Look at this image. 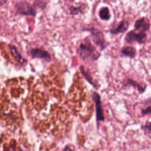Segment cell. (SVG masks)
I'll list each match as a JSON object with an SVG mask.
<instances>
[{"instance_id":"2e32d148","label":"cell","mask_w":151,"mask_h":151,"mask_svg":"<svg viewBox=\"0 0 151 151\" xmlns=\"http://www.w3.org/2000/svg\"><path fill=\"white\" fill-rule=\"evenodd\" d=\"M34 7H40L41 9H44L47 6V3L44 1V0H36L35 1H34Z\"/></svg>"},{"instance_id":"d6986e66","label":"cell","mask_w":151,"mask_h":151,"mask_svg":"<svg viewBox=\"0 0 151 151\" xmlns=\"http://www.w3.org/2000/svg\"><path fill=\"white\" fill-rule=\"evenodd\" d=\"M69 1H73L74 0H69Z\"/></svg>"},{"instance_id":"277c9868","label":"cell","mask_w":151,"mask_h":151,"mask_svg":"<svg viewBox=\"0 0 151 151\" xmlns=\"http://www.w3.org/2000/svg\"><path fill=\"white\" fill-rule=\"evenodd\" d=\"M16 12L18 14L32 16L33 17H35L37 14L35 7L26 1H22L16 4Z\"/></svg>"},{"instance_id":"7a4b0ae2","label":"cell","mask_w":151,"mask_h":151,"mask_svg":"<svg viewBox=\"0 0 151 151\" xmlns=\"http://www.w3.org/2000/svg\"><path fill=\"white\" fill-rule=\"evenodd\" d=\"M86 30L89 31L93 43L96 46H97L101 51L104 50L108 47L107 41H106L104 35L101 31L94 27L91 29H87Z\"/></svg>"},{"instance_id":"9c48e42d","label":"cell","mask_w":151,"mask_h":151,"mask_svg":"<svg viewBox=\"0 0 151 151\" xmlns=\"http://www.w3.org/2000/svg\"><path fill=\"white\" fill-rule=\"evenodd\" d=\"M10 52H11L12 55L13 57L14 58L15 60L18 62V63H21V64H25L27 63V60L24 58L22 56V55L19 53V52L18 51L17 48H16L15 46L10 45Z\"/></svg>"},{"instance_id":"8992f818","label":"cell","mask_w":151,"mask_h":151,"mask_svg":"<svg viewBox=\"0 0 151 151\" xmlns=\"http://www.w3.org/2000/svg\"><path fill=\"white\" fill-rule=\"evenodd\" d=\"M29 55L32 58H41L47 61H51L52 58L49 52L41 48H32L29 50Z\"/></svg>"},{"instance_id":"ac0fdd59","label":"cell","mask_w":151,"mask_h":151,"mask_svg":"<svg viewBox=\"0 0 151 151\" xmlns=\"http://www.w3.org/2000/svg\"><path fill=\"white\" fill-rule=\"evenodd\" d=\"M7 0H0V6L3 5L4 4H5L7 2Z\"/></svg>"},{"instance_id":"5bb4252c","label":"cell","mask_w":151,"mask_h":151,"mask_svg":"<svg viewBox=\"0 0 151 151\" xmlns=\"http://www.w3.org/2000/svg\"><path fill=\"white\" fill-rule=\"evenodd\" d=\"M99 16L102 20L109 21L111 19V13L109 7H103L99 11Z\"/></svg>"},{"instance_id":"9a60e30c","label":"cell","mask_w":151,"mask_h":151,"mask_svg":"<svg viewBox=\"0 0 151 151\" xmlns=\"http://www.w3.org/2000/svg\"><path fill=\"white\" fill-rule=\"evenodd\" d=\"M147 103L148 105H145V106L141 110V114L142 116L151 114V98L147 100Z\"/></svg>"},{"instance_id":"e0dca14e","label":"cell","mask_w":151,"mask_h":151,"mask_svg":"<svg viewBox=\"0 0 151 151\" xmlns=\"http://www.w3.org/2000/svg\"><path fill=\"white\" fill-rule=\"evenodd\" d=\"M141 129L144 131L146 134H151V122H147L145 125L141 127Z\"/></svg>"},{"instance_id":"30bf717a","label":"cell","mask_w":151,"mask_h":151,"mask_svg":"<svg viewBox=\"0 0 151 151\" xmlns=\"http://www.w3.org/2000/svg\"><path fill=\"white\" fill-rule=\"evenodd\" d=\"M121 54L126 57H129L131 58H134L137 55V50L134 47H131V46H128V47H125L121 50L120 51Z\"/></svg>"},{"instance_id":"5b68a950","label":"cell","mask_w":151,"mask_h":151,"mask_svg":"<svg viewBox=\"0 0 151 151\" xmlns=\"http://www.w3.org/2000/svg\"><path fill=\"white\" fill-rule=\"evenodd\" d=\"M92 100L95 103L96 108V119H97V127H99V122L105 121V116L103 113V106H102L101 99L100 94L97 92L92 93Z\"/></svg>"},{"instance_id":"52a82bcc","label":"cell","mask_w":151,"mask_h":151,"mask_svg":"<svg viewBox=\"0 0 151 151\" xmlns=\"http://www.w3.org/2000/svg\"><path fill=\"white\" fill-rule=\"evenodd\" d=\"M150 22L148 19L145 17H142L137 20L134 24L135 29L140 32H147L150 29Z\"/></svg>"},{"instance_id":"7c38bea8","label":"cell","mask_w":151,"mask_h":151,"mask_svg":"<svg viewBox=\"0 0 151 151\" xmlns=\"http://www.w3.org/2000/svg\"><path fill=\"white\" fill-rule=\"evenodd\" d=\"M125 86H133L134 88H136L138 90V91L139 93H143L146 89L145 85L142 86V84L139 83L138 82H137V81H134V80L132 79H127L126 82H125Z\"/></svg>"},{"instance_id":"3957f363","label":"cell","mask_w":151,"mask_h":151,"mask_svg":"<svg viewBox=\"0 0 151 151\" xmlns=\"http://www.w3.org/2000/svg\"><path fill=\"white\" fill-rule=\"evenodd\" d=\"M147 35L145 32H140L136 29L130 31L126 34L125 38V42L128 44H132L137 42L139 44H143L147 41Z\"/></svg>"},{"instance_id":"8fae6325","label":"cell","mask_w":151,"mask_h":151,"mask_svg":"<svg viewBox=\"0 0 151 151\" xmlns=\"http://www.w3.org/2000/svg\"><path fill=\"white\" fill-rule=\"evenodd\" d=\"M80 69H81V73H82V75H83V77L85 78V79L87 81H88V83H89L91 85H92L95 88H98V85H97V83L94 82V79H93L92 76L91 75V74L89 73V72H88V71H86L85 69V68H84L83 66H81V67H80Z\"/></svg>"},{"instance_id":"6da1fadb","label":"cell","mask_w":151,"mask_h":151,"mask_svg":"<svg viewBox=\"0 0 151 151\" xmlns=\"http://www.w3.org/2000/svg\"><path fill=\"white\" fill-rule=\"evenodd\" d=\"M78 53L83 60H97L100 57V53L97 50L88 38H86L80 44Z\"/></svg>"},{"instance_id":"4fadbf2b","label":"cell","mask_w":151,"mask_h":151,"mask_svg":"<svg viewBox=\"0 0 151 151\" xmlns=\"http://www.w3.org/2000/svg\"><path fill=\"white\" fill-rule=\"evenodd\" d=\"M87 6L86 4H81L78 7H74L72 6L69 8V11H70L71 15H78L79 13H85L86 10Z\"/></svg>"},{"instance_id":"ba28073f","label":"cell","mask_w":151,"mask_h":151,"mask_svg":"<svg viewBox=\"0 0 151 151\" xmlns=\"http://www.w3.org/2000/svg\"><path fill=\"white\" fill-rule=\"evenodd\" d=\"M130 23L129 22L126 20H122L119 24H118L117 26L114 28H112L110 29V32L112 35H117L119 33H125V32H127V30L128 29L129 27Z\"/></svg>"}]
</instances>
